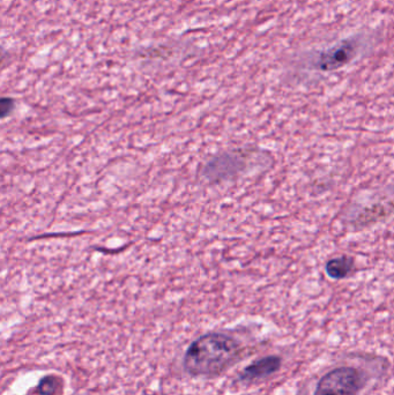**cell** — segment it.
Returning a JSON list of instances; mask_svg holds the SVG:
<instances>
[{"instance_id": "3957f363", "label": "cell", "mask_w": 394, "mask_h": 395, "mask_svg": "<svg viewBox=\"0 0 394 395\" xmlns=\"http://www.w3.org/2000/svg\"><path fill=\"white\" fill-rule=\"evenodd\" d=\"M361 42L356 37L339 42L328 50L323 51L316 60V66L321 71H335L350 63L359 54Z\"/></svg>"}, {"instance_id": "277c9868", "label": "cell", "mask_w": 394, "mask_h": 395, "mask_svg": "<svg viewBox=\"0 0 394 395\" xmlns=\"http://www.w3.org/2000/svg\"><path fill=\"white\" fill-rule=\"evenodd\" d=\"M280 365H281V360L279 358L270 356V358H263L246 367L241 373V379L256 380L259 378H265V377L270 376L272 373L277 372L280 369Z\"/></svg>"}, {"instance_id": "8992f818", "label": "cell", "mask_w": 394, "mask_h": 395, "mask_svg": "<svg viewBox=\"0 0 394 395\" xmlns=\"http://www.w3.org/2000/svg\"><path fill=\"white\" fill-rule=\"evenodd\" d=\"M37 391L42 395L54 394V391H56V379L54 377H48V378L41 380Z\"/></svg>"}, {"instance_id": "52a82bcc", "label": "cell", "mask_w": 394, "mask_h": 395, "mask_svg": "<svg viewBox=\"0 0 394 395\" xmlns=\"http://www.w3.org/2000/svg\"><path fill=\"white\" fill-rule=\"evenodd\" d=\"M13 109H14V101H13L12 98H1V102H0V114H1V117H7L12 112Z\"/></svg>"}, {"instance_id": "6da1fadb", "label": "cell", "mask_w": 394, "mask_h": 395, "mask_svg": "<svg viewBox=\"0 0 394 395\" xmlns=\"http://www.w3.org/2000/svg\"><path fill=\"white\" fill-rule=\"evenodd\" d=\"M239 343L222 333H210L197 338L184 358L185 370L191 376L219 375L239 356Z\"/></svg>"}, {"instance_id": "7a4b0ae2", "label": "cell", "mask_w": 394, "mask_h": 395, "mask_svg": "<svg viewBox=\"0 0 394 395\" xmlns=\"http://www.w3.org/2000/svg\"><path fill=\"white\" fill-rule=\"evenodd\" d=\"M362 387V377L353 367L330 371L318 384L315 395H355Z\"/></svg>"}, {"instance_id": "5b68a950", "label": "cell", "mask_w": 394, "mask_h": 395, "mask_svg": "<svg viewBox=\"0 0 394 395\" xmlns=\"http://www.w3.org/2000/svg\"><path fill=\"white\" fill-rule=\"evenodd\" d=\"M354 261L350 257H340L328 261L326 265V272L333 278H346L353 269Z\"/></svg>"}]
</instances>
